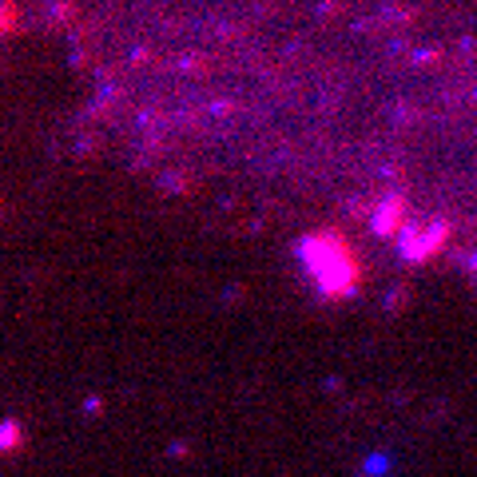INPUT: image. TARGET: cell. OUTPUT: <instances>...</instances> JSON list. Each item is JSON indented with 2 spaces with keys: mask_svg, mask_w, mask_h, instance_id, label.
<instances>
[{
  "mask_svg": "<svg viewBox=\"0 0 477 477\" xmlns=\"http://www.w3.org/2000/svg\"><path fill=\"white\" fill-rule=\"evenodd\" d=\"M21 446V426L16 422H4L0 426V454H9V449H16Z\"/></svg>",
  "mask_w": 477,
  "mask_h": 477,
  "instance_id": "cell-3",
  "label": "cell"
},
{
  "mask_svg": "<svg viewBox=\"0 0 477 477\" xmlns=\"http://www.w3.org/2000/svg\"><path fill=\"white\" fill-rule=\"evenodd\" d=\"M16 28V0H0V32Z\"/></svg>",
  "mask_w": 477,
  "mask_h": 477,
  "instance_id": "cell-4",
  "label": "cell"
},
{
  "mask_svg": "<svg viewBox=\"0 0 477 477\" xmlns=\"http://www.w3.org/2000/svg\"><path fill=\"white\" fill-rule=\"evenodd\" d=\"M402 199H386V203H382V211L374 215V231L378 235H394L398 231V223H402Z\"/></svg>",
  "mask_w": 477,
  "mask_h": 477,
  "instance_id": "cell-2",
  "label": "cell"
},
{
  "mask_svg": "<svg viewBox=\"0 0 477 477\" xmlns=\"http://www.w3.org/2000/svg\"><path fill=\"white\" fill-rule=\"evenodd\" d=\"M298 254H303L306 271H310V279L318 283L322 295L342 298V295H350V291L358 286V259H354L350 243H346L338 231L306 235L303 247H298Z\"/></svg>",
  "mask_w": 477,
  "mask_h": 477,
  "instance_id": "cell-1",
  "label": "cell"
}]
</instances>
